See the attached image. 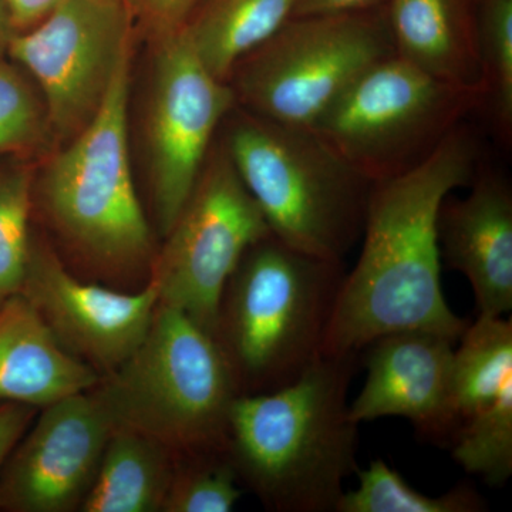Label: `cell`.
I'll return each instance as SVG.
<instances>
[{"instance_id":"cell-1","label":"cell","mask_w":512,"mask_h":512,"mask_svg":"<svg viewBox=\"0 0 512 512\" xmlns=\"http://www.w3.org/2000/svg\"><path fill=\"white\" fill-rule=\"evenodd\" d=\"M480 164V141L463 123L417 167L373 183L362 252L340 285L320 356L360 353L400 330L458 342L468 322L444 296L437 220L443 201L468 187Z\"/></svg>"},{"instance_id":"cell-2","label":"cell","mask_w":512,"mask_h":512,"mask_svg":"<svg viewBox=\"0 0 512 512\" xmlns=\"http://www.w3.org/2000/svg\"><path fill=\"white\" fill-rule=\"evenodd\" d=\"M360 353L319 356L274 392L238 394L227 453L239 480L276 512H335L357 470L348 393Z\"/></svg>"},{"instance_id":"cell-3","label":"cell","mask_w":512,"mask_h":512,"mask_svg":"<svg viewBox=\"0 0 512 512\" xmlns=\"http://www.w3.org/2000/svg\"><path fill=\"white\" fill-rule=\"evenodd\" d=\"M131 52L99 113L36 173L33 204L83 269L130 286L153 266V234L138 200L128 148Z\"/></svg>"},{"instance_id":"cell-4","label":"cell","mask_w":512,"mask_h":512,"mask_svg":"<svg viewBox=\"0 0 512 512\" xmlns=\"http://www.w3.org/2000/svg\"><path fill=\"white\" fill-rule=\"evenodd\" d=\"M345 274L343 262L274 234L245 252L222 293L215 332L239 393L281 389L318 359Z\"/></svg>"},{"instance_id":"cell-5","label":"cell","mask_w":512,"mask_h":512,"mask_svg":"<svg viewBox=\"0 0 512 512\" xmlns=\"http://www.w3.org/2000/svg\"><path fill=\"white\" fill-rule=\"evenodd\" d=\"M222 146L269 229L305 254L343 262L362 238L373 183L311 128L235 106Z\"/></svg>"},{"instance_id":"cell-6","label":"cell","mask_w":512,"mask_h":512,"mask_svg":"<svg viewBox=\"0 0 512 512\" xmlns=\"http://www.w3.org/2000/svg\"><path fill=\"white\" fill-rule=\"evenodd\" d=\"M93 392L114 427L187 457L227 451L229 412L241 394L215 336L161 302L140 346Z\"/></svg>"},{"instance_id":"cell-7","label":"cell","mask_w":512,"mask_h":512,"mask_svg":"<svg viewBox=\"0 0 512 512\" xmlns=\"http://www.w3.org/2000/svg\"><path fill=\"white\" fill-rule=\"evenodd\" d=\"M483 104V90L436 79L394 55L366 70L309 128L377 183L423 163Z\"/></svg>"},{"instance_id":"cell-8","label":"cell","mask_w":512,"mask_h":512,"mask_svg":"<svg viewBox=\"0 0 512 512\" xmlns=\"http://www.w3.org/2000/svg\"><path fill=\"white\" fill-rule=\"evenodd\" d=\"M394 55L387 6L303 16L242 57L228 84L242 109L309 128L366 70Z\"/></svg>"},{"instance_id":"cell-9","label":"cell","mask_w":512,"mask_h":512,"mask_svg":"<svg viewBox=\"0 0 512 512\" xmlns=\"http://www.w3.org/2000/svg\"><path fill=\"white\" fill-rule=\"evenodd\" d=\"M272 234L222 143L212 146L198 183L154 258L160 302L215 336L222 293L252 245Z\"/></svg>"},{"instance_id":"cell-10","label":"cell","mask_w":512,"mask_h":512,"mask_svg":"<svg viewBox=\"0 0 512 512\" xmlns=\"http://www.w3.org/2000/svg\"><path fill=\"white\" fill-rule=\"evenodd\" d=\"M133 28L124 0H64L13 36L6 56L42 93L52 141L64 146L92 123L133 49Z\"/></svg>"},{"instance_id":"cell-11","label":"cell","mask_w":512,"mask_h":512,"mask_svg":"<svg viewBox=\"0 0 512 512\" xmlns=\"http://www.w3.org/2000/svg\"><path fill=\"white\" fill-rule=\"evenodd\" d=\"M154 46L146 134L154 210L165 237L191 197L222 121L237 100L231 86L200 62L183 30Z\"/></svg>"},{"instance_id":"cell-12","label":"cell","mask_w":512,"mask_h":512,"mask_svg":"<svg viewBox=\"0 0 512 512\" xmlns=\"http://www.w3.org/2000/svg\"><path fill=\"white\" fill-rule=\"evenodd\" d=\"M20 295L32 303L67 352L103 375L133 355L160 303V289L151 278L136 291L77 278L35 234Z\"/></svg>"},{"instance_id":"cell-13","label":"cell","mask_w":512,"mask_h":512,"mask_svg":"<svg viewBox=\"0 0 512 512\" xmlns=\"http://www.w3.org/2000/svg\"><path fill=\"white\" fill-rule=\"evenodd\" d=\"M113 430L93 389L43 407L0 470V511L82 507Z\"/></svg>"},{"instance_id":"cell-14","label":"cell","mask_w":512,"mask_h":512,"mask_svg":"<svg viewBox=\"0 0 512 512\" xmlns=\"http://www.w3.org/2000/svg\"><path fill=\"white\" fill-rule=\"evenodd\" d=\"M454 340L427 330L387 333L366 346V380L349 404L350 419L365 423L402 417L417 436L450 447L458 430L453 396Z\"/></svg>"},{"instance_id":"cell-15","label":"cell","mask_w":512,"mask_h":512,"mask_svg":"<svg viewBox=\"0 0 512 512\" xmlns=\"http://www.w3.org/2000/svg\"><path fill=\"white\" fill-rule=\"evenodd\" d=\"M468 187L466 197L441 204L440 254L470 282L478 316L500 318L512 309V188L483 164Z\"/></svg>"},{"instance_id":"cell-16","label":"cell","mask_w":512,"mask_h":512,"mask_svg":"<svg viewBox=\"0 0 512 512\" xmlns=\"http://www.w3.org/2000/svg\"><path fill=\"white\" fill-rule=\"evenodd\" d=\"M99 382V373L60 345L25 296L0 306V402L39 409Z\"/></svg>"},{"instance_id":"cell-17","label":"cell","mask_w":512,"mask_h":512,"mask_svg":"<svg viewBox=\"0 0 512 512\" xmlns=\"http://www.w3.org/2000/svg\"><path fill=\"white\" fill-rule=\"evenodd\" d=\"M396 56L458 86L483 89L477 0H390Z\"/></svg>"},{"instance_id":"cell-18","label":"cell","mask_w":512,"mask_h":512,"mask_svg":"<svg viewBox=\"0 0 512 512\" xmlns=\"http://www.w3.org/2000/svg\"><path fill=\"white\" fill-rule=\"evenodd\" d=\"M175 456L160 441L138 431L114 427L80 510L163 511L165 495L177 470Z\"/></svg>"},{"instance_id":"cell-19","label":"cell","mask_w":512,"mask_h":512,"mask_svg":"<svg viewBox=\"0 0 512 512\" xmlns=\"http://www.w3.org/2000/svg\"><path fill=\"white\" fill-rule=\"evenodd\" d=\"M295 0H201L183 33L208 72L227 82L242 57L292 19Z\"/></svg>"},{"instance_id":"cell-20","label":"cell","mask_w":512,"mask_h":512,"mask_svg":"<svg viewBox=\"0 0 512 512\" xmlns=\"http://www.w3.org/2000/svg\"><path fill=\"white\" fill-rule=\"evenodd\" d=\"M457 343L453 396L461 426L512 382V320L478 316L476 322L468 323Z\"/></svg>"},{"instance_id":"cell-21","label":"cell","mask_w":512,"mask_h":512,"mask_svg":"<svg viewBox=\"0 0 512 512\" xmlns=\"http://www.w3.org/2000/svg\"><path fill=\"white\" fill-rule=\"evenodd\" d=\"M359 487L345 491L335 512H483L487 503L471 484H458L441 495L413 488L386 461L356 470Z\"/></svg>"},{"instance_id":"cell-22","label":"cell","mask_w":512,"mask_h":512,"mask_svg":"<svg viewBox=\"0 0 512 512\" xmlns=\"http://www.w3.org/2000/svg\"><path fill=\"white\" fill-rule=\"evenodd\" d=\"M29 158H0V306L20 293L28 265L37 173Z\"/></svg>"},{"instance_id":"cell-23","label":"cell","mask_w":512,"mask_h":512,"mask_svg":"<svg viewBox=\"0 0 512 512\" xmlns=\"http://www.w3.org/2000/svg\"><path fill=\"white\" fill-rule=\"evenodd\" d=\"M483 109L504 144L512 138V0H477ZM481 109V110H483Z\"/></svg>"},{"instance_id":"cell-24","label":"cell","mask_w":512,"mask_h":512,"mask_svg":"<svg viewBox=\"0 0 512 512\" xmlns=\"http://www.w3.org/2000/svg\"><path fill=\"white\" fill-rule=\"evenodd\" d=\"M458 466L491 487L512 476V382L495 400L461 424L448 447Z\"/></svg>"},{"instance_id":"cell-25","label":"cell","mask_w":512,"mask_h":512,"mask_svg":"<svg viewBox=\"0 0 512 512\" xmlns=\"http://www.w3.org/2000/svg\"><path fill=\"white\" fill-rule=\"evenodd\" d=\"M52 141L46 103L29 74L0 57V158L30 157Z\"/></svg>"},{"instance_id":"cell-26","label":"cell","mask_w":512,"mask_h":512,"mask_svg":"<svg viewBox=\"0 0 512 512\" xmlns=\"http://www.w3.org/2000/svg\"><path fill=\"white\" fill-rule=\"evenodd\" d=\"M190 463L175 470L165 512H231L241 498L237 471L228 453L192 456Z\"/></svg>"},{"instance_id":"cell-27","label":"cell","mask_w":512,"mask_h":512,"mask_svg":"<svg viewBox=\"0 0 512 512\" xmlns=\"http://www.w3.org/2000/svg\"><path fill=\"white\" fill-rule=\"evenodd\" d=\"M201 0H128L134 23L156 45L184 28Z\"/></svg>"},{"instance_id":"cell-28","label":"cell","mask_w":512,"mask_h":512,"mask_svg":"<svg viewBox=\"0 0 512 512\" xmlns=\"http://www.w3.org/2000/svg\"><path fill=\"white\" fill-rule=\"evenodd\" d=\"M36 416V407L0 402V470L13 448L25 436Z\"/></svg>"},{"instance_id":"cell-29","label":"cell","mask_w":512,"mask_h":512,"mask_svg":"<svg viewBox=\"0 0 512 512\" xmlns=\"http://www.w3.org/2000/svg\"><path fill=\"white\" fill-rule=\"evenodd\" d=\"M390 0H295L292 18L343 15L384 8Z\"/></svg>"},{"instance_id":"cell-30","label":"cell","mask_w":512,"mask_h":512,"mask_svg":"<svg viewBox=\"0 0 512 512\" xmlns=\"http://www.w3.org/2000/svg\"><path fill=\"white\" fill-rule=\"evenodd\" d=\"M63 2L64 0H6L16 33L32 29Z\"/></svg>"},{"instance_id":"cell-31","label":"cell","mask_w":512,"mask_h":512,"mask_svg":"<svg viewBox=\"0 0 512 512\" xmlns=\"http://www.w3.org/2000/svg\"><path fill=\"white\" fill-rule=\"evenodd\" d=\"M15 35L16 30L10 18L8 3L6 0H0V57L8 55L10 42Z\"/></svg>"},{"instance_id":"cell-32","label":"cell","mask_w":512,"mask_h":512,"mask_svg":"<svg viewBox=\"0 0 512 512\" xmlns=\"http://www.w3.org/2000/svg\"><path fill=\"white\" fill-rule=\"evenodd\" d=\"M124 2H127V3H128V0H124Z\"/></svg>"}]
</instances>
